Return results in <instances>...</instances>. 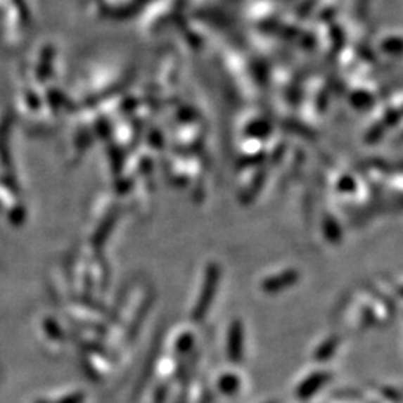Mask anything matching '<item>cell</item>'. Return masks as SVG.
<instances>
[{"label":"cell","instance_id":"obj_7","mask_svg":"<svg viewBox=\"0 0 403 403\" xmlns=\"http://www.w3.org/2000/svg\"><path fill=\"white\" fill-rule=\"evenodd\" d=\"M269 403H278V402H269Z\"/></svg>","mask_w":403,"mask_h":403},{"label":"cell","instance_id":"obj_6","mask_svg":"<svg viewBox=\"0 0 403 403\" xmlns=\"http://www.w3.org/2000/svg\"><path fill=\"white\" fill-rule=\"evenodd\" d=\"M339 345V339L336 336H332V338H328L324 344H321L319 348H316L315 351V359L316 360H327V359H331L336 348Z\"/></svg>","mask_w":403,"mask_h":403},{"label":"cell","instance_id":"obj_2","mask_svg":"<svg viewBox=\"0 0 403 403\" xmlns=\"http://www.w3.org/2000/svg\"><path fill=\"white\" fill-rule=\"evenodd\" d=\"M243 331L241 321H234L229 331V344H227V354L231 362H241L242 352H243Z\"/></svg>","mask_w":403,"mask_h":403},{"label":"cell","instance_id":"obj_4","mask_svg":"<svg viewBox=\"0 0 403 403\" xmlns=\"http://www.w3.org/2000/svg\"><path fill=\"white\" fill-rule=\"evenodd\" d=\"M298 279H299V274L296 271H287V272H283V274H278L275 276L267 278L263 283L262 288L266 293H271V295H275V293L281 291L283 288H287V287L293 286L295 283H298Z\"/></svg>","mask_w":403,"mask_h":403},{"label":"cell","instance_id":"obj_5","mask_svg":"<svg viewBox=\"0 0 403 403\" xmlns=\"http://www.w3.org/2000/svg\"><path fill=\"white\" fill-rule=\"evenodd\" d=\"M239 387H241V380L235 373H226L219 378L218 381V390L226 396H234L235 393H238Z\"/></svg>","mask_w":403,"mask_h":403},{"label":"cell","instance_id":"obj_3","mask_svg":"<svg viewBox=\"0 0 403 403\" xmlns=\"http://www.w3.org/2000/svg\"><path fill=\"white\" fill-rule=\"evenodd\" d=\"M331 380V373L328 372H315L305 380L298 388V397L299 399H309L314 396L319 390Z\"/></svg>","mask_w":403,"mask_h":403},{"label":"cell","instance_id":"obj_1","mask_svg":"<svg viewBox=\"0 0 403 403\" xmlns=\"http://www.w3.org/2000/svg\"><path fill=\"white\" fill-rule=\"evenodd\" d=\"M218 279H219V267L215 263H211L210 266H207L205 284L202 288V295L196 303V308H194V311H193V320L194 321H202L205 319V315H206L207 309H210L211 302L215 296Z\"/></svg>","mask_w":403,"mask_h":403}]
</instances>
